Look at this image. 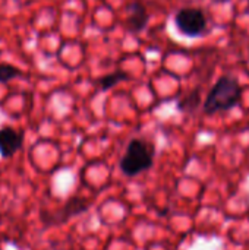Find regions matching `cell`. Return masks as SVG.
Segmentation results:
<instances>
[{"instance_id": "obj_9", "label": "cell", "mask_w": 249, "mask_h": 250, "mask_svg": "<svg viewBox=\"0 0 249 250\" xmlns=\"http://www.w3.org/2000/svg\"><path fill=\"white\" fill-rule=\"evenodd\" d=\"M22 73L18 67L9 64V63H0V83H7L12 79L19 78Z\"/></svg>"}, {"instance_id": "obj_4", "label": "cell", "mask_w": 249, "mask_h": 250, "mask_svg": "<svg viewBox=\"0 0 249 250\" xmlns=\"http://www.w3.org/2000/svg\"><path fill=\"white\" fill-rule=\"evenodd\" d=\"M88 201L81 198V196H73L70 199H68L66 204H63L62 209H59L57 212L51 214V217H48V224H62L66 220H69L70 217L79 215L82 212H85L88 209Z\"/></svg>"}, {"instance_id": "obj_5", "label": "cell", "mask_w": 249, "mask_h": 250, "mask_svg": "<svg viewBox=\"0 0 249 250\" xmlns=\"http://www.w3.org/2000/svg\"><path fill=\"white\" fill-rule=\"evenodd\" d=\"M23 142V133L15 130L10 126L0 127V155L3 158L13 157L21 148Z\"/></svg>"}, {"instance_id": "obj_1", "label": "cell", "mask_w": 249, "mask_h": 250, "mask_svg": "<svg viewBox=\"0 0 249 250\" xmlns=\"http://www.w3.org/2000/svg\"><path fill=\"white\" fill-rule=\"evenodd\" d=\"M244 88L239 81L230 75L222 76L207 94L203 110L207 116L226 113L235 108L242 100Z\"/></svg>"}, {"instance_id": "obj_7", "label": "cell", "mask_w": 249, "mask_h": 250, "mask_svg": "<svg viewBox=\"0 0 249 250\" xmlns=\"http://www.w3.org/2000/svg\"><path fill=\"white\" fill-rule=\"evenodd\" d=\"M200 104H201V89L197 88L178 101V110L186 114H192L194 111H197Z\"/></svg>"}, {"instance_id": "obj_8", "label": "cell", "mask_w": 249, "mask_h": 250, "mask_svg": "<svg viewBox=\"0 0 249 250\" xmlns=\"http://www.w3.org/2000/svg\"><path fill=\"white\" fill-rule=\"evenodd\" d=\"M128 79H129V75L126 72L116 70V72H112V73H107V75L101 76L97 83L100 86V91H110L116 85H119L120 82H125Z\"/></svg>"}, {"instance_id": "obj_6", "label": "cell", "mask_w": 249, "mask_h": 250, "mask_svg": "<svg viewBox=\"0 0 249 250\" xmlns=\"http://www.w3.org/2000/svg\"><path fill=\"white\" fill-rule=\"evenodd\" d=\"M150 21V15L147 7L141 1H132L128 7V16H126V28L131 34H139L142 32Z\"/></svg>"}, {"instance_id": "obj_3", "label": "cell", "mask_w": 249, "mask_h": 250, "mask_svg": "<svg viewBox=\"0 0 249 250\" xmlns=\"http://www.w3.org/2000/svg\"><path fill=\"white\" fill-rule=\"evenodd\" d=\"M176 29L189 38L201 37L207 32V16L200 7H182L175 15Z\"/></svg>"}, {"instance_id": "obj_2", "label": "cell", "mask_w": 249, "mask_h": 250, "mask_svg": "<svg viewBox=\"0 0 249 250\" xmlns=\"http://www.w3.org/2000/svg\"><path fill=\"white\" fill-rule=\"evenodd\" d=\"M154 146L141 138H134L119 163L120 171L128 177H135L148 170L154 164Z\"/></svg>"}]
</instances>
